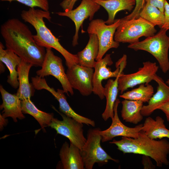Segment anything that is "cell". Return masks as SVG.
I'll use <instances>...</instances> for the list:
<instances>
[{"label":"cell","mask_w":169,"mask_h":169,"mask_svg":"<svg viewBox=\"0 0 169 169\" xmlns=\"http://www.w3.org/2000/svg\"><path fill=\"white\" fill-rule=\"evenodd\" d=\"M89 34V39L87 44L84 48L79 52L77 55L79 64L93 68L99 53V41L95 34Z\"/></svg>","instance_id":"cell-22"},{"label":"cell","mask_w":169,"mask_h":169,"mask_svg":"<svg viewBox=\"0 0 169 169\" xmlns=\"http://www.w3.org/2000/svg\"><path fill=\"white\" fill-rule=\"evenodd\" d=\"M59 156L62 169H85L80 150L72 143L69 144L65 141L63 144Z\"/></svg>","instance_id":"cell-18"},{"label":"cell","mask_w":169,"mask_h":169,"mask_svg":"<svg viewBox=\"0 0 169 169\" xmlns=\"http://www.w3.org/2000/svg\"><path fill=\"white\" fill-rule=\"evenodd\" d=\"M33 66L32 64L22 60L17 67L19 85L16 95L21 100L30 99L34 95L35 88L28 79L29 72Z\"/></svg>","instance_id":"cell-20"},{"label":"cell","mask_w":169,"mask_h":169,"mask_svg":"<svg viewBox=\"0 0 169 169\" xmlns=\"http://www.w3.org/2000/svg\"><path fill=\"white\" fill-rule=\"evenodd\" d=\"M100 6L93 0H82L79 5L74 9L56 13L59 16L69 18L74 22L75 31L72 41L73 47L78 44L79 31L84 21L88 18L90 21L93 20L95 13L99 10Z\"/></svg>","instance_id":"cell-14"},{"label":"cell","mask_w":169,"mask_h":169,"mask_svg":"<svg viewBox=\"0 0 169 169\" xmlns=\"http://www.w3.org/2000/svg\"><path fill=\"white\" fill-rule=\"evenodd\" d=\"M120 101L117 99L114 106V115L111 119L110 126L107 129L100 131L101 137V141L104 142L111 141L114 137L121 136L136 138L138 137L139 132L142 130L143 124L134 127H130L124 125L120 120L118 114V107Z\"/></svg>","instance_id":"cell-15"},{"label":"cell","mask_w":169,"mask_h":169,"mask_svg":"<svg viewBox=\"0 0 169 169\" xmlns=\"http://www.w3.org/2000/svg\"><path fill=\"white\" fill-rule=\"evenodd\" d=\"M121 116L126 122L137 124L143 119L141 110L143 102L139 100L124 99L121 102Z\"/></svg>","instance_id":"cell-25"},{"label":"cell","mask_w":169,"mask_h":169,"mask_svg":"<svg viewBox=\"0 0 169 169\" xmlns=\"http://www.w3.org/2000/svg\"><path fill=\"white\" fill-rule=\"evenodd\" d=\"M154 93V88L152 85L149 84H142L137 88L124 92L120 95V97L124 99L148 102Z\"/></svg>","instance_id":"cell-27"},{"label":"cell","mask_w":169,"mask_h":169,"mask_svg":"<svg viewBox=\"0 0 169 169\" xmlns=\"http://www.w3.org/2000/svg\"><path fill=\"white\" fill-rule=\"evenodd\" d=\"M153 80L158 85L157 91L150 99L148 104L142 106L141 113L143 116H150L155 110L159 109L164 104L169 101V86L156 74L154 76Z\"/></svg>","instance_id":"cell-16"},{"label":"cell","mask_w":169,"mask_h":169,"mask_svg":"<svg viewBox=\"0 0 169 169\" xmlns=\"http://www.w3.org/2000/svg\"><path fill=\"white\" fill-rule=\"evenodd\" d=\"M0 33L7 49L33 66L41 67L46 50L37 44L27 25L18 18L9 19L1 25Z\"/></svg>","instance_id":"cell-1"},{"label":"cell","mask_w":169,"mask_h":169,"mask_svg":"<svg viewBox=\"0 0 169 169\" xmlns=\"http://www.w3.org/2000/svg\"><path fill=\"white\" fill-rule=\"evenodd\" d=\"M78 0H63L60 5L64 11H68L73 9L74 6Z\"/></svg>","instance_id":"cell-32"},{"label":"cell","mask_w":169,"mask_h":169,"mask_svg":"<svg viewBox=\"0 0 169 169\" xmlns=\"http://www.w3.org/2000/svg\"><path fill=\"white\" fill-rule=\"evenodd\" d=\"M110 143L115 144L117 149L124 154L133 153L146 155L153 159L156 166L168 165L169 161V141L166 139L159 140L151 139L141 130L136 138L122 136L119 140L114 139Z\"/></svg>","instance_id":"cell-3"},{"label":"cell","mask_w":169,"mask_h":169,"mask_svg":"<svg viewBox=\"0 0 169 169\" xmlns=\"http://www.w3.org/2000/svg\"><path fill=\"white\" fill-rule=\"evenodd\" d=\"M100 130L99 128L90 129L87 131L86 143L81 150L85 169H92L96 163L102 166L106 164L109 160L116 163L119 161L110 156L101 147Z\"/></svg>","instance_id":"cell-6"},{"label":"cell","mask_w":169,"mask_h":169,"mask_svg":"<svg viewBox=\"0 0 169 169\" xmlns=\"http://www.w3.org/2000/svg\"><path fill=\"white\" fill-rule=\"evenodd\" d=\"M121 22V19H116L113 23L108 25L103 20L96 19L92 20L89 23L87 29L88 33L95 34L99 41V53L96 61L102 59L110 49L117 48L119 46V43L115 40L114 36Z\"/></svg>","instance_id":"cell-8"},{"label":"cell","mask_w":169,"mask_h":169,"mask_svg":"<svg viewBox=\"0 0 169 169\" xmlns=\"http://www.w3.org/2000/svg\"></svg>","instance_id":"cell-38"},{"label":"cell","mask_w":169,"mask_h":169,"mask_svg":"<svg viewBox=\"0 0 169 169\" xmlns=\"http://www.w3.org/2000/svg\"><path fill=\"white\" fill-rule=\"evenodd\" d=\"M0 91L3 103L0 106L2 111L3 117H11L15 122L17 119H23L25 117L22 111L21 100L16 94H12L7 91L2 85L0 86Z\"/></svg>","instance_id":"cell-17"},{"label":"cell","mask_w":169,"mask_h":169,"mask_svg":"<svg viewBox=\"0 0 169 169\" xmlns=\"http://www.w3.org/2000/svg\"><path fill=\"white\" fill-rule=\"evenodd\" d=\"M120 74L115 80L109 79L104 87L106 105L104 111L102 114V117L105 121L110 118L112 119L114 115V106L117 99L119 91L118 80Z\"/></svg>","instance_id":"cell-24"},{"label":"cell","mask_w":169,"mask_h":169,"mask_svg":"<svg viewBox=\"0 0 169 169\" xmlns=\"http://www.w3.org/2000/svg\"><path fill=\"white\" fill-rule=\"evenodd\" d=\"M21 106L23 113L32 116L44 130L45 127L49 126L54 118L53 113H48L39 110L30 99L21 100Z\"/></svg>","instance_id":"cell-26"},{"label":"cell","mask_w":169,"mask_h":169,"mask_svg":"<svg viewBox=\"0 0 169 169\" xmlns=\"http://www.w3.org/2000/svg\"><path fill=\"white\" fill-rule=\"evenodd\" d=\"M52 106V108L60 115L63 120H60L54 117L49 126L54 129L57 134L68 138L70 142L81 150L86 141V138L83 134V123L68 116L59 112L54 107Z\"/></svg>","instance_id":"cell-9"},{"label":"cell","mask_w":169,"mask_h":169,"mask_svg":"<svg viewBox=\"0 0 169 169\" xmlns=\"http://www.w3.org/2000/svg\"><path fill=\"white\" fill-rule=\"evenodd\" d=\"M21 17L25 22L29 23L35 28L36 34L33 35V38L39 46L46 48H53L57 50L64 58L67 68L78 64L77 54H71L64 48L59 39L46 25L44 18L49 21L51 19L49 11L30 8L28 10L22 11Z\"/></svg>","instance_id":"cell-2"},{"label":"cell","mask_w":169,"mask_h":169,"mask_svg":"<svg viewBox=\"0 0 169 169\" xmlns=\"http://www.w3.org/2000/svg\"><path fill=\"white\" fill-rule=\"evenodd\" d=\"M139 16L161 28L164 23V13L148 3H146L140 13Z\"/></svg>","instance_id":"cell-28"},{"label":"cell","mask_w":169,"mask_h":169,"mask_svg":"<svg viewBox=\"0 0 169 169\" xmlns=\"http://www.w3.org/2000/svg\"><path fill=\"white\" fill-rule=\"evenodd\" d=\"M142 164L144 169H154L156 166L151 160V157L148 156L142 155L141 161Z\"/></svg>","instance_id":"cell-34"},{"label":"cell","mask_w":169,"mask_h":169,"mask_svg":"<svg viewBox=\"0 0 169 169\" xmlns=\"http://www.w3.org/2000/svg\"><path fill=\"white\" fill-rule=\"evenodd\" d=\"M143 66L136 72L129 74L123 73L118 79V90L121 94L130 88L142 84H147L153 80L154 76L159 67L156 62L147 61L143 63Z\"/></svg>","instance_id":"cell-12"},{"label":"cell","mask_w":169,"mask_h":169,"mask_svg":"<svg viewBox=\"0 0 169 169\" xmlns=\"http://www.w3.org/2000/svg\"><path fill=\"white\" fill-rule=\"evenodd\" d=\"M164 23L161 28L169 30V3L167 0L165 1L164 4Z\"/></svg>","instance_id":"cell-31"},{"label":"cell","mask_w":169,"mask_h":169,"mask_svg":"<svg viewBox=\"0 0 169 169\" xmlns=\"http://www.w3.org/2000/svg\"><path fill=\"white\" fill-rule=\"evenodd\" d=\"M114 34L115 41L119 43L130 44L139 41L142 37L153 36L156 32L155 26L141 17L136 19L122 21Z\"/></svg>","instance_id":"cell-5"},{"label":"cell","mask_w":169,"mask_h":169,"mask_svg":"<svg viewBox=\"0 0 169 169\" xmlns=\"http://www.w3.org/2000/svg\"><path fill=\"white\" fill-rule=\"evenodd\" d=\"M5 67L4 64L2 61H0V73H2L4 72L5 70Z\"/></svg>","instance_id":"cell-36"},{"label":"cell","mask_w":169,"mask_h":169,"mask_svg":"<svg viewBox=\"0 0 169 169\" xmlns=\"http://www.w3.org/2000/svg\"><path fill=\"white\" fill-rule=\"evenodd\" d=\"M103 7L108 13V19L105 21L107 24L113 23L115 15L121 10L132 11L136 5L135 0H93Z\"/></svg>","instance_id":"cell-21"},{"label":"cell","mask_w":169,"mask_h":169,"mask_svg":"<svg viewBox=\"0 0 169 169\" xmlns=\"http://www.w3.org/2000/svg\"><path fill=\"white\" fill-rule=\"evenodd\" d=\"M37 75L44 78L51 75L54 76L60 82L65 93L69 95H74L73 89L68 80L65 72L62 60L60 58L55 55L52 48H47L41 68L36 72Z\"/></svg>","instance_id":"cell-10"},{"label":"cell","mask_w":169,"mask_h":169,"mask_svg":"<svg viewBox=\"0 0 169 169\" xmlns=\"http://www.w3.org/2000/svg\"><path fill=\"white\" fill-rule=\"evenodd\" d=\"M165 114L167 121L169 123V101L164 104L159 109Z\"/></svg>","instance_id":"cell-35"},{"label":"cell","mask_w":169,"mask_h":169,"mask_svg":"<svg viewBox=\"0 0 169 169\" xmlns=\"http://www.w3.org/2000/svg\"><path fill=\"white\" fill-rule=\"evenodd\" d=\"M166 83L169 86V79H167L166 81Z\"/></svg>","instance_id":"cell-37"},{"label":"cell","mask_w":169,"mask_h":169,"mask_svg":"<svg viewBox=\"0 0 169 169\" xmlns=\"http://www.w3.org/2000/svg\"><path fill=\"white\" fill-rule=\"evenodd\" d=\"M4 48L2 43L0 42V60L6 66L10 72L8 76L7 82L12 87L16 89L19 85L16 69L22 59L13 51L5 49Z\"/></svg>","instance_id":"cell-19"},{"label":"cell","mask_w":169,"mask_h":169,"mask_svg":"<svg viewBox=\"0 0 169 169\" xmlns=\"http://www.w3.org/2000/svg\"><path fill=\"white\" fill-rule=\"evenodd\" d=\"M32 84L35 89L38 90L44 89L50 92L58 100L59 104V111L68 117L72 118L79 122L93 127L95 126L94 120L81 115L75 112L68 104L63 90L58 89L56 91L47 84L45 78L37 75L31 78Z\"/></svg>","instance_id":"cell-11"},{"label":"cell","mask_w":169,"mask_h":169,"mask_svg":"<svg viewBox=\"0 0 169 169\" xmlns=\"http://www.w3.org/2000/svg\"><path fill=\"white\" fill-rule=\"evenodd\" d=\"M167 31L161 28L156 34L142 41L130 44L127 47L135 50H144L151 54L158 62L162 72L166 73L169 70V36L166 35Z\"/></svg>","instance_id":"cell-4"},{"label":"cell","mask_w":169,"mask_h":169,"mask_svg":"<svg viewBox=\"0 0 169 169\" xmlns=\"http://www.w3.org/2000/svg\"><path fill=\"white\" fill-rule=\"evenodd\" d=\"M166 0H145L146 3L149 4L158 8L164 13V4Z\"/></svg>","instance_id":"cell-33"},{"label":"cell","mask_w":169,"mask_h":169,"mask_svg":"<svg viewBox=\"0 0 169 169\" xmlns=\"http://www.w3.org/2000/svg\"><path fill=\"white\" fill-rule=\"evenodd\" d=\"M2 1L11 2L16 1L30 8L37 7L46 11H49V5L48 0H0Z\"/></svg>","instance_id":"cell-29"},{"label":"cell","mask_w":169,"mask_h":169,"mask_svg":"<svg viewBox=\"0 0 169 169\" xmlns=\"http://www.w3.org/2000/svg\"><path fill=\"white\" fill-rule=\"evenodd\" d=\"M136 5L132 12L129 14L121 18L122 21H126L136 19L140 17V13L145 6V0H135Z\"/></svg>","instance_id":"cell-30"},{"label":"cell","mask_w":169,"mask_h":169,"mask_svg":"<svg viewBox=\"0 0 169 169\" xmlns=\"http://www.w3.org/2000/svg\"><path fill=\"white\" fill-rule=\"evenodd\" d=\"M94 72L93 68L76 64L68 68L66 74L72 88L82 95L88 96L93 92Z\"/></svg>","instance_id":"cell-13"},{"label":"cell","mask_w":169,"mask_h":169,"mask_svg":"<svg viewBox=\"0 0 169 169\" xmlns=\"http://www.w3.org/2000/svg\"><path fill=\"white\" fill-rule=\"evenodd\" d=\"M110 54H106L101 60L96 61L94 68L93 78V92L97 95L101 100L105 97L104 87L102 85V82L104 80L111 78H116L119 74L123 73L127 63V56L124 54L123 56L116 63V69L111 71L108 67L113 64Z\"/></svg>","instance_id":"cell-7"},{"label":"cell","mask_w":169,"mask_h":169,"mask_svg":"<svg viewBox=\"0 0 169 169\" xmlns=\"http://www.w3.org/2000/svg\"><path fill=\"white\" fill-rule=\"evenodd\" d=\"M164 122V120L160 116H156L155 120L148 117L145 120L141 131L151 139H169V130L166 128Z\"/></svg>","instance_id":"cell-23"}]
</instances>
